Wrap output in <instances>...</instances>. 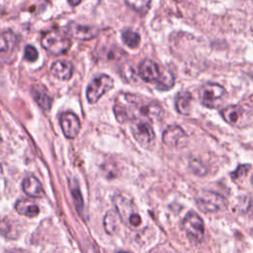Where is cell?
Returning a JSON list of instances; mask_svg holds the SVG:
<instances>
[{"instance_id":"27","label":"cell","mask_w":253,"mask_h":253,"mask_svg":"<svg viewBox=\"0 0 253 253\" xmlns=\"http://www.w3.org/2000/svg\"><path fill=\"white\" fill-rule=\"evenodd\" d=\"M39 53L38 50L33 46V45H27L25 47V51H24V57L26 60L28 61H36L38 59Z\"/></svg>"},{"instance_id":"32","label":"cell","mask_w":253,"mask_h":253,"mask_svg":"<svg viewBox=\"0 0 253 253\" xmlns=\"http://www.w3.org/2000/svg\"><path fill=\"white\" fill-rule=\"evenodd\" d=\"M251 183H252V185H253V175H252V178H251Z\"/></svg>"},{"instance_id":"12","label":"cell","mask_w":253,"mask_h":253,"mask_svg":"<svg viewBox=\"0 0 253 253\" xmlns=\"http://www.w3.org/2000/svg\"><path fill=\"white\" fill-rule=\"evenodd\" d=\"M67 33L74 39L80 41H87L95 38L99 31L90 26H83L77 23H70L67 26Z\"/></svg>"},{"instance_id":"22","label":"cell","mask_w":253,"mask_h":253,"mask_svg":"<svg viewBox=\"0 0 253 253\" xmlns=\"http://www.w3.org/2000/svg\"><path fill=\"white\" fill-rule=\"evenodd\" d=\"M126 4L136 12L145 13L150 7L151 0H125Z\"/></svg>"},{"instance_id":"4","label":"cell","mask_w":253,"mask_h":253,"mask_svg":"<svg viewBox=\"0 0 253 253\" xmlns=\"http://www.w3.org/2000/svg\"><path fill=\"white\" fill-rule=\"evenodd\" d=\"M130 130L134 139L144 148H151L154 145L155 134L149 122L136 120L130 122Z\"/></svg>"},{"instance_id":"11","label":"cell","mask_w":253,"mask_h":253,"mask_svg":"<svg viewBox=\"0 0 253 253\" xmlns=\"http://www.w3.org/2000/svg\"><path fill=\"white\" fill-rule=\"evenodd\" d=\"M59 122L62 131L67 138H75L77 136L81 127V124L79 118L75 114L71 112L62 113L60 115Z\"/></svg>"},{"instance_id":"26","label":"cell","mask_w":253,"mask_h":253,"mask_svg":"<svg viewBox=\"0 0 253 253\" xmlns=\"http://www.w3.org/2000/svg\"><path fill=\"white\" fill-rule=\"evenodd\" d=\"M190 168L198 176H204L208 172L207 167L201 161H199V160H193L190 163Z\"/></svg>"},{"instance_id":"17","label":"cell","mask_w":253,"mask_h":253,"mask_svg":"<svg viewBox=\"0 0 253 253\" xmlns=\"http://www.w3.org/2000/svg\"><path fill=\"white\" fill-rule=\"evenodd\" d=\"M15 210L17 211L18 213L25 216H29V217H34L38 215L40 212V209L38 205L28 199L19 200L15 204Z\"/></svg>"},{"instance_id":"19","label":"cell","mask_w":253,"mask_h":253,"mask_svg":"<svg viewBox=\"0 0 253 253\" xmlns=\"http://www.w3.org/2000/svg\"><path fill=\"white\" fill-rule=\"evenodd\" d=\"M18 38L17 36L10 31L0 34V51L1 52H10L17 45Z\"/></svg>"},{"instance_id":"34","label":"cell","mask_w":253,"mask_h":253,"mask_svg":"<svg viewBox=\"0 0 253 253\" xmlns=\"http://www.w3.org/2000/svg\"><path fill=\"white\" fill-rule=\"evenodd\" d=\"M0 144H1V138H0Z\"/></svg>"},{"instance_id":"5","label":"cell","mask_w":253,"mask_h":253,"mask_svg":"<svg viewBox=\"0 0 253 253\" xmlns=\"http://www.w3.org/2000/svg\"><path fill=\"white\" fill-rule=\"evenodd\" d=\"M182 227L191 240L195 242H201L203 240L205 224L202 217L195 211H191L186 213L182 220Z\"/></svg>"},{"instance_id":"20","label":"cell","mask_w":253,"mask_h":253,"mask_svg":"<svg viewBox=\"0 0 253 253\" xmlns=\"http://www.w3.org/2000/svg\"><path fill=\"white\" fill-rule=\"evenodd\" d=\"M122 40L128 47L135 48L140 42V36L132 30L126 29L122 33Z\"/></svg>"},{"instance_id":"7","label":"cell","mask_w":253,"mask_h":253,"mask_svg":"<svg viewBox=\"0 0 253 253\" xmlns=\"http://www.w3.org/2000/svg\"><path fill=\"white\" fill-rule=\"evenodd\" d=\"M199 209L204 212H217L226 208L225 199L211 191H204L196 199Z\"/></svg>"},{"instance_id":"18","label":"cell","mask_w":253,"mask_h":253,"mask_svg":"<svg viewBox=\"0 0 253 253\" xmlns=\"http://www.w3.org/2000/svg\"><path fill=\"white\" fill-rule=\"evenodd\" d=\"M192 95L189 92H180L176 96L175 100V107L179 114L188 116L191 113L192 107Z\"/></svg>"},{"instance_id":"25","label":"cell","mask_w":253,"mask_h":253,"mask_svg":"<svg viewBox=\"0 0 253 253\" xmlns=\"http://www.w3.org/2000/svg\"><path fill=\"white\" fill-rule=\"evenodd\" d=\"M250 168H251V166L249 164H241V165H239L233 172H231V178L233 180L241 179L242 177L247 175V173L249 172Z\"/></svg>"},{"instance_id":"31","label":"cell","mask_w":253,"mask_h":253,"mask_svg":"<svg viewBox=\"0 0 253 253\" xmlns=\"http://www.w3.org/2000/svg\"><path fill=\"white\" fill-rule=\"evenodd\" d=\"M117 253H128V252H125V251H119V252H117Z\"/></svg>"},{"instance_id":"29","label":"cell","mask_w":253,"mask_h":253,"mask_svg":"<svg viewBox=\"0 0 253 253\" xmlns=\"http://www.w3.org/2000/svg\"><path fill=\"white\" fill-rule=\"evenodd\" d=\"M80 2L81 0H68V3L70 4V6H77Z\"/></svg>"},{"instance_id":"33","label":"cell","mask_w":253,"mask_h":253,"mask_svg":"<svg viewBox=\"0 0 253 253\" xmlns=\"http://www.w3.org/2000/svg\"><path fill=\"white\" fill-rule=\"evenodd\" d=\"M175 1H177V2H181V1H184V0H175Z\"/></svg>"},{"instance_id":"30","label":"cell","mask_w":253,"mask_h":253,"mask_svg":"<svg viewBox=\"0 0 253 253\" xmlns=\"http://www.w3.org/2000/svg\"><path fill=\"white\" fill-rule=\"evenodd\" d=\"M248 211H249V215L253 218V205H251V206H250V208H249Z\"/></svg>"},{"instance_id":"24","label":"cell","mask_w":253,"mask_h":253,"mask_svg":"<svg viewBox=\"0 0 253 253\" xmlns=\"http://www.w3.org/2000/svg\"><path fill=\"white\" fill-rule=\"evenodd\" d=\"M71 193L73 196V200H74V204L77 209V211L81 214L82 211H83V207H84V202H83L79 187L76 184H75V186H71Z\"/></svg>"},{"instance_id":"15","label":"cell","mask_w":253,"mask_h":253,"mask_svg":"<svg viewBox=\"0 0 253 253\" xmlns=\"http://www.w3.org/2000/svg\"><path fill=\"white\" fill-rule=\"evenodd\" d=\"M23 190L26 195L32 198H42L43 196V190L41 182L34 176H28L24 179L22 184Z\"/></svg>"},{"instance_id":"23","label":"cell","mask_w":253,"mask_h":253,"mask_svg":"<svg viewBox=\"0 0 253 253\" xmlns=\"http://www.w3.org/2000/svg\"><path fill=\"white\" fill-rule=\"evenodd\" d=\"M173 85H174V77L172 76V74L169 71L163 72L160 81L157 83V88L159 90L165 91L172 88Z\"/></svg>"},{"instance_id":"13","label":"cell","mask_w":253,"mask_h":253,"mask_svg":"<svg viewBox=\"0 0 253 253\" xmlns=\"http://www.w3.org/2000/svg\"><path fill=\"white\" fill-rule=\"evenodd\" d=\"M31 94L39 107H41L43 111H48L50 109L52 100L43 85L40 83L34 84L31 88Z\"/></svg>"},{"instance_id":"8","label":"cell","mask_w":253,"mask_h":253,"mask_svg":"<svg viewBox=\"0 0 253 253\" xmlns=\"http://www.w3.org/2000/svg\"><path fill=\"white\" fill-rule=\"evenodd\" d=\"M114 87V80L107 74H101L95 77L88 85L86 97L89 103H96L106 92Z\"/></svg>"},{"instance_id":"16","label":"cell","mask_w":253,"mask_h":253,"mask_svg":"<svg viewBox=\"0 0 253 253\" xmlns=\"http://www.w3.org/2000/svg\"><path fill=\"white\" fill-rule=\"evenodd\" d=\"M222 119L229 125L236 126L241 118L243 117V110L240 106L237 105H230L225 107L220 112Z\"/></svg>"},{"instance_id":"10","label":"cell","mask_w":253,"mask_h":253,"mask_svg":"<svg viewBox=\"0 0 253 253\" xmlns=\"http://www.w3.org/2000/svg\"><path fill=\"white\" fill-rule=\"evenodd\" d=\"M138 73L144 81L149 83H158L163 74L158 64L151 59H144L140 62Z\"/></svg>"},{"instance_id":"1","label":"cell","mask_w":253,"mask_h":253,"mask_svg":"<svg viewBox=\"0 0 253 253\" xmlns=\"http://www.w3.org/2000/svg\"><path fill=\"white\" fill-rule=\"evenodd\" d=\"M116 119L120 123L132 122L136 120L151 122L161 117L163 110L155 101H150L139 96L121 93L114 105Z\"/></svg>"},{"instance_id":"9","label":"cell","mask_w":253,"mask_h":253,"mask_svg":"<svg viewBox=\"0 0 253 253\" xmlns=\"http://www.w3.org/2000/svg\"><path fill=\"white\" fill-rule=\"evenodd\" d=\"M163 142L174 148H182L188 144L189 138L187 133L179 126H169L162 134Z\"/></svg>"},{"instance_id":"14","label":"cell","mask_w":253,"mask_h":253,"mask_svg":"<svg viewBox=\"0 0 253 253\" xmlns=\"http://www.w3.org/2000/svg\"><path fill=\"white\" fill-rule=\"evenodd\" d=\"M49 70L54 77L60 80H68L72 76L73 65L67 60H56L51 64Z\"/></svg>"},{"instance_id":"2","label":"cell","mask_w":253,"mask_h":253,"mask_svg":"<svg viewBox=\"0 0 253 253\" xmlns=\"http://www.w3.org/2000/svg\"><path fill=\"white\" fill-rule=\"evenodd\" d=\"M42 45L51 54L59 55L64 53L71 45L70 40L58 30L45 32L41 40Z\"/></svg>"},{"instance_id":"6","label":"cell","mask_w":253,"mask_h":253,"mask_svg":"<svg viewBox=\"0 0 253 253\" xmlns=\"http://www.w3.org/2000/svg\"><path fill=\"white\" fill-rule=\"evenodd\" d=\"M113 202L116 207V211L121 219L128 226L137 227L141 223V217L138 213L133 211L132 206L126 198L117 195L114 197Z\"/></svg>"},{"instance_id":"3","label":"cell","mask_w":253,"mask_h":253,"mask_svg":"<svg viewBox=\"0 0 253 253\" xmlns=\"http://www.w3.org/2000/svg\"><path fill=\"white\" fill-rule=\"evenodd\" d=\"M226 97V90L223 86L216 83H207L199 90L201 103L210 109L219 107Z\"/></svg>"},{"instance_id":"21","label":"cell","mask_w":253,"mask_h":253,"mask_svg":"<svg viewBox=\"0 0 253 253\" xmlns=\"http://www.w3.org/2000/svg\"><path fill=\"white\" fill-rule=\"evenodd\" d=\"M118 213L114 211H109L104 217V227L107 233L114 234L118 228Z\"/></svg>"},{"instance_id":"28","label":"cell","mask_w":253,"mask_h":253,"mask_svg":"<svg viewBox=\"0 0 253 253\" xmlns=\"http://www.w3.org/2000/svg\"><path fill=\"white\" fill-rule=\"evenodd\" d=\"M5 253H29L28 251L24 250V249H10V250H7Z\"/></svg>"}]
</instances>
